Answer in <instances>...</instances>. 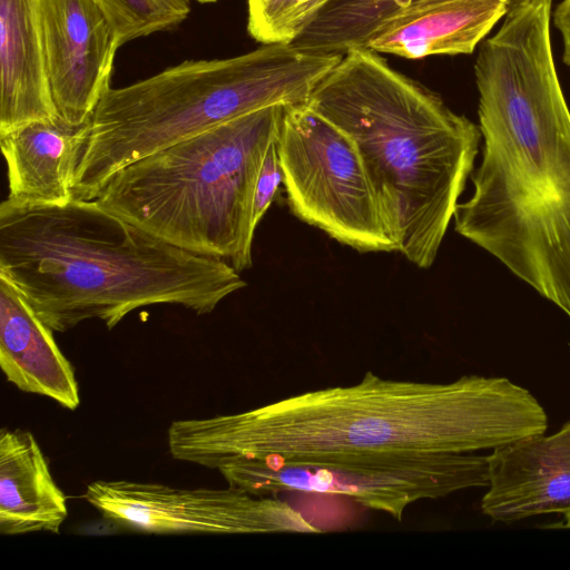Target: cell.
Segmentation results:
<instances>
[{
  "label": "cell",
  "mask_w": 570,
  "mask_h": 570,
  "mask_svg": "<svg viewBox=\"0 0 570 570\" xmlns=\"http://www.w3.org/2000/svg\"><path fill=\"white\" fill-rule=\"evenodd\" d=\"M551 2L507 13L480 47L484 147L454 222L570 317V110L552 56Z\"/></svg>",
  "instance_id": "obj_1"
},
{
  "label": "cell",
  "mask_w": 570,
  "mask_h": 570,
  "mask_svg": "<svg viewBox=\"0 0 570 570\" xmlns=\"http://www.w3.org/2000/svg\"><path fill=\"white\" fill-rule=\"evenodd\" d=\"M544 409L505 377L448 383L383 379L292 395L247 411L174 421L170 455L215 469L244 458L470 453L542 434Z\"/></svg>",
  "instance_id": "obj_2"
},
{
  "label": "cell",
  "mask_w": 570,
  "mask_h": 570,
  "mask_svg": "<svg viewBox=\"0 0 570 570\" xmlns=\"http://www.w3.org/2000/svg\"><path fill=\"white\" fill-rule=\"evenodd\" d=\"M0 276L53 332L87 320L114 328L157 304L212 313L246 286L225 259L169 244L97 199L0 205Z\"/></svg>",
  "instance_id": "obj_3"
},
{
  "label": "cell",
  "mask_w": 570,
  "mask_h": 570,
  "mask_svg": "<svg viewBox=\"0 0 570 570\" xmlns=\"http://www.w3.org/2000/svg\"><path fill=\"white\" fill-rule=\"evenodd\" d=\"M306 104L354 142L395 252L430 267L472 173L480 128L365 47L346 50Z\"/></svg>",
  "instance_id": "obj_4"
},
{
  "label": "cell",
  "mask_w": 570,
  "mask_h": 570,
  "mask_svg": "<svg viewBox=\"0 0 570 570\" xmlns=\"http://www.w3.org/2000/svg\"><path fill=\"white\" fill-rule=\"evenodd\" d=\"M343 53L264 45L226 59L186 60L121 88L92 115L73 179L76 199H96L121 168L215 126L272 105L306 104Z\"/></svg>",
  "instance_id": "obj_5"
},
{
  "label": "cell",
  "mask_w": 570,
  "mask_h": 570,
  "mask_svg": "<svg viewBox=\"0 0 570 570\" xmlns=\"http://www.w3.org/2000/svg\"><path fill=\"white\" fill-rule=\"evenodd\" d=\"M284 109L255 110L138 159L118 170L96 199L174 246L247 269L255 186Z\"/></svg>",
  "instance_id": "obj_6"
},
{
  "label": "cell",
  "mask_w": 570,
  "mask_h": 570,
  "mask_svg": "<svg viewBox=\"0 0 570 570\" xmlns=\"http://www.w3.org/2000/svg\"><path fill=\"white\" fill-rule=\"evenodd\" d=\"M216 470L228 487L258 497L307 492L346 497L401 521L421 500L489 487L488 455L431 453L305 460L235 458Z\"/></svg>",
  "instance_id": "obj_7"
},
{
  "label": "cell",
  "mask_w": 570,
  "mask_h": 570,
  "mask_svg": "<svg viewBox=\"0 0 570 570\" xmlns=\"http://www.w3.org/2000/svg\"><path fill=\"white\" fill-rule=\"evenodd\" d=\"M294 216L360 253L395 252L352 139L307 104L285 106L277 140Z\"/></svg>",
  "instance_id": "obj_8"
},
{
  "label": "cell",
  "mask_w": 570,
  "mask_h": 570,
  "mask_svg": "<svg viewBox=\"0 0 570 570\" xmlns=\"http://www.w3.org/2000/svg\"><path fill=\"white\" fill-rule=\"evenodd\" d=\"M83 499L104 518L154 534L321 532L287 502L232 487L183 489L97 480L87 485Z\"/></svg>",
  "instance_id": "obj_9"
},
{
  "label": "cell",
  "mask_w": 570,
  "mask_h": 570,
  "mask_svg": "<svg viewBox=\"0 0 570 570\" xmlns=\"http://www.w3.org/2000/svg\"><path fill=\"white\" fill-rule=\"evenodd\" d=\"M46 71L58 116L89 121L110 88L121 39L96 0H39Z\"/></svg>",
  "instance_id": "obj_10"
},
{
  "label": "cell",
  "mask_w": 570,
  "mask_h": 570,
  "mask_svg": "<svg viewBox=\"0 0 570 570\" xmlns=\"http://www.w3.org/2000/svg\"><path fill=\"white\" fill-rule=\"evenodd\" d=\"M482 512L515 522L546 513L570 514V423L552 434H535L493 449Z\"/></svg>",
  "instance_id": "obj_11"
},
{
  "label": "cell",
  "mask_w": 570,
  "mask_h": 570,
  "mask_svg": "<svg viewBox=\"0 0 570 570\" xmlns=\"http://www.w3.org/2000/svg\"><path fill=\"white\" fill-rule=\"evenodd\" d=\"M90 124L91 119L70 125L57 116L0 135L8 199L47 205L72 200L73 179L89 139Z\"/></svg>",
  "instance_id": "obj_12"
},
{
  "label": "cell",
  "mask_w": 570,
  "mask_h": 570,
  "mask_svg": "<svg viewBox=\"0 0 570 570\" xmlns=\"http://www.w3.org/2000/svg\"><path fill=\"white\" fill-rule=\"evenodd\" d=\"M507 12L508 0H426L381 21L364 47L407 59L471 53Z\"/></svg>",
  "instance_id": "obj_13"
},
{
  "label": "cell",
  "mask_w": 570,
  "mask_h": 570,
  "mask_svg": "<svg viewBox=\"0 0 570 570\" xmlns=\"http://www.w3.org/2000/svg\"><path fill=\"white\" fill-rule=\"evenodd\" d=\"M52 333L0 276V366L7 381L73 411L80 405L78 381Z\"/></svg>",
  "instance_id": "obj_14"
},
{
  "label": "cell",
  "mask_w": 570,
  "mask_h": 570,
  "mask_svg": "<svg viewBox=\"0 0 570 570\" xmlns=\"http://www.w3.org/2000/svg\"><path fill=\"white\" fill-rule=\"evenodd\" d=\"M57 116L46 71L39 0H0V135Z\"/></svg>",
  "instance_id": "obj_15"
},
{
  "label": "cell",
  "mask_w": 570,
  "mask_h": 570,
  "mask_svg": "<svg viewBox=\"0 0 570 570\" xmlns=\"http://www.w3.org/2000/svg\"><path fill=\"white\" fill-rule=\"evenodd\" d=\"M68 517L67 500L56 483L36 436L21 429L0 432V533L58 534Z\"/></svg>",
  "instance_id": "obj_16"
},
{
  "label": "cell",
  "mask_w": 570,
  "mask_h": 570,
  "mask_svg": "<svg viewBox=\"0 0 570 570\" xmlns=\"http://www.w3.org/2000/svg\"><path fill=\"white\" fill-rule=\"evenodd\" d=\"M426 0H331L293 42L320 52L344 53L364 47L371 31L390 16ZM541 0H508L512 12Z\"/></svg>",
  "instance_id": "obj_17"
},
{
  "label": "cell",
  "mask_w": 570,
  "mask_h": 570,
  "mask_svg": "<svg viewBox=\"0 0 570 570\" xmlns=\"http://www.w3.org/2000/svg\"><path fill=\"white\" fill-rule=\"evenodd\" d=\"M331 0H247V31L263 45L293 43Z\"/></svg>",
  "instance_id": "obj_18"
},
{
  "label": "cell",
  "mask_w": 570,
  "mask_h": 570,
  "mask_svg": "<svg viewBox=\"0 0 570 570\" xmlns=\"http://www.w3.org/2000/svg\"><path fill=\"white\" fill-rule=\"evenodd\" d=\"M115 26L122 45L169 30L190 12L189 0H96Z\"/></svg>",
  "instance_id": "obj_19"
},
{
  "label": "cell",
  "mask_w": 570,
  "mask_h": 570,
  "mask_svg": "<svg viewBox=\"0 0 570 570\" xmlns=\"http://www.w3.org/2000/svg\"><path fill=\"white\" fill-rule=\"evenodd\" d=\"M277 140L278 136L269 144L257 177L253 199V225L255 228L273 203L278 186L283 181Z\"/></svg>",
  "instance_id": "obj_20"
},
{
  "label": "cell",
  "mask_w": 570,
  "mask_h": 570,
  "mask_svg": "<svg viewBox=\"0 0 570 570\" xmlns=\"http://www.w3.org/2000/svg\"><path fill=\"white\" fill-rule=\"evenodd\" d=\"M553 21L563 41V61L570 67V0H562L553 13Z\"/></svg>",
  "instance_id": "obj_21"
},
{
  "label": "cell",
  "mask_w": 570,
  "mask_h": 570,
  "mask_svg": "<svg viewBox=\"0 0 570 570\" xmlns=\"http://www.w3.org/2000/svg\"><path fill=\"white\" fill-rule=\"evenodd\" d=\"M564 528H570V514L566 515V522L562 524Z\"/></svg>",
  "instance_id": "obj_22"
},
{
  "label": "cell",
  "mask_w": 570,
  "mask_h": 570,
  "mask_svg": "<svg viewBox=\"0 0 570 570\" xmlns=\"http://www.w3.org/2000/svg\"><path fill=\"white\" fill-rule=\"evenodd\" d=\"M197 1L200 3H210V2H216L217 0H197Z\"/></svg>",
  "instance_id": "obj_23"
}]
</instances>
